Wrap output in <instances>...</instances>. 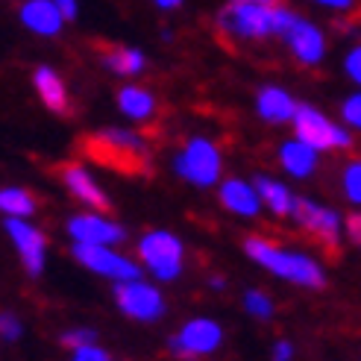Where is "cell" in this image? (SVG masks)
<instances>
[{
  "instance_id": "6da1fadb",
  "label": "cell",
  "mask_w": 361,
  "mask_h": 361,
  "mask_svg": "<svg viewBox=\"0 0 361 361\" xmlns=\"http://www.w3.org/2000/svg\"><path fill=\"white\" fill-rule=\"evenodd\" d=\"M244 252L256 262L259 267H264L267 274H274L285 282H294L300 288H323L326 285V274L317 259L305 256V252H297V250H288V247H279L267 238H259L252 235L244 241Z\"/></svg>"
},
{
  "instance_id": "7a4b0ae2",
  "label": "cell",
  "mask_w": 361,
  "mask_h": 361,
  "mask_svg": "<svg viewBox=\"0 0 361 361\" xmlns=\"http://www.w3.org/2000/svg\"><path fill=\"white\" fill-rule=\"evenodd\" d=\"M85 156L100 161V165L130 173V176H144L150 171V156L144 141L135 133L126 130H100L82 141Z\"/></svg>"
},
{
  "instance_id": "3957f363",
  "label": "cell",
  "mask_w": 361,
  "mask_h": 361,
  "mask_svg": "<svg viewBox=\"0 0 361 361\" xmlns=\"http://www.w3.org/2000/svg\"><path fill=\"white\" fill-rule=\"evenodd\" d=\"M138 259L141 264L150 270V276L159 282H173L183 274V259L185 250L173 232L165 229H153L138 241Z\"/></svg>"
},
{
  "instance_id": "277c9868",
  "label": "cell",
  "mask_w": 361,
  "mask_h": 361,
  "mask_svg": "<svg viewBox=\"0 0 361 361\" xmlns=\"http://www.w3.org/2000/svg\"><path fill=\"white\" fill-rule=\"evenodd\" d=\"M168 347L176 358H183V361L214 355L224 347V326L212 317H191L176 329V335H171Z\"/></svg>"
},
{
  "instance_id": "5b68a950",
  "label": "cell",
  "mask_w": 361,
  "mask_h": 361,
  "mask_svg": "<svg viewBox=\"0 0 361 361\" xmlns=\"http://www.w3.org/2000/svg\"><path fill=\"white\" fill-rule=\"evenodd\" d=\"M115 305L123 317L135 323H156L165 317V297L156 285L144 279H130V282H115Z\"/></svg>"
},
{
  "instance_id": "8992f818",
  "label": "cell",
  "mask_w": 361,
  "mask_h": 361,
  "mask_svg": "<svg viewBox=\"0 0 361 361\" xmlns=\"http://www.w3.org/2000/svg\"><path fill=\"white\" fill-rule=\"evenodd\" d=\"M74 259L92 270L97 276H106L112 282H130V279H141V264L121 256L112 247H97V244H74Z\"/></svg>"
},
{
  "instance_id": "52a82bcc",
  "label": "cell",
  "mask_w": 361,
  "mask_h": 361,
  "mask_svg": "<svg viewBox=\"0 0 361 361\" xmlns=\"http://www.w3.org/2000/svg\"><path fill=\"white\" fill-rule=\"evenodd\" d=\"M176 173L194 185H214L221 176V153L206 138H191L185 150L173 159Z\"/></svg>"
},
{
  "instance_id": "ba28073f",
  "label": "cell",
  "mask_w": 361,
  "mask_h": 361,
  "mask_svg": "<svg viewBox=\"0 0 361 361\" xmlns=\"http://www.w3.org/2000/svg\"><path fill=\"white\" fill-rule=\"evenodd\" d=\"M218 24L224 32H232L238 39H264L274 32V6H259V4H232L218 15Z\"/></svg>"
},
{
  "instance_id": "9c48e42d",
  "label": "cell",
  "mask_w": 361,
  "mask_h": 361,
  "mask_svg": "<svg viewBox=\"0 0 361 361\" xmlns=\"http://www.w3.org/2000/svg\"><path fill=\"white\" fill-rule=\"evenodd\" d=\"M294 133L300 141H305L314 150H329V147H350V135L341 126L329 123L312 106H300L294 115Z\"/></svg>"
},
{
  "instance_id": "30bf717a",
  "label": "cell",
  "mask_w": 361,
  "mask_h": 361,
  "mask_svg": "<svg viewBox=\"0 0 361 361\" xmlns=\"http://www.w3.org/2000/svg\"><path fill=\"white\" fill-rule=\"evenodd\" d=\"M294 221L309 232L314 241H320L329 252L338 250V241H341V221L338 214L326 206H317L312 200H305V197H297L294 203Z\"/></svg>"
},
{
  "instance_id": "8fae6325",
  "label": "cell",
  "mask_w": 361,
  "mask_h": 361,
  "mask_svg": "<svg viewBox=\"0 0 361 361\" xmlns=\"http://www.w3.org/2000/svg\"><path fill=\"white\" fill-rule=\"evenodd\" d=\"M6 232L24 262V270L30 276H42L47 262V238L42 235V229H35L24 218H6Z\"/></svg>"
},
{
  "instance_id": "7c38bea8",
  "label": "cell",
  "mask_w": 361,
  "mask_h": 361,
  "mask_svg": "<svg viewBox=\"0 0 361 361\" xmlns=\"http://www.w3.org/2000/svg\"><path fill=\"white\" fill-rule=\"evenodd\" d=\"M68 235L74 244H97V247H115L126 238L121 224L103 218V214H77L68 221Z\"/></svg>"
},
{
  "instance_id": "4fadbf2b",
  "label": "cell",
  "mask_w": 361,
  "mask_h": 361,
  "mask_svg": "<svg viewBox=\"0 0 361 361\" xmlns=\"http://www.w3.org/2000/svg\"><path fill=\"white\" fill-rule=\"evenodd\" d=\"M282 39L291 44L294 56H297L300 62H305V65L320 62V59H323V53H326V42H323V32H320L314 24L305 21V18H300V15H294V21H291V27L285 30Z\"/></svg>"
},
{
  "instance_id": "5bb4252c",
  "label": "cell",
  "mask_w": 361,
  "mask_h": 361,
  "mask_svg": "<svg viewBox=\"0 0 361 361\" xmlns=\"http://www.w3.org/2000/svg\"><path fill=\"white\" fill-rule=\"evenodd\" d=\"M59 176L65 188L77 197L80 203L92 206L94 212H109V197L103 194V188L92 179V173H88L82 165H74V161H65V165L59 168Z\"/></svg>"
},
{
  "instance_id": "9a60e30c",
  "label": "cell",
  "mask_w": 361,
  "mask_h": 361,
  "mask_svg": "<svg viewBox=\"0 0 361 361\" xmlns=\"http://www.w3.org/2000/svg\"><path fill=\"white\" fill-rule=\"evenodd\" d=\"M21 21L27 30L39 32V35H56L65 24V18L53 0H27L21 6Z\"/></svg>"
},
{
  "instance_id": "2e32d148",
  "label": "cell",
  "mask_w": 361,
  "mask_h": 361,
  "mask_svg": "<svg viewBox=\"0 0 361 361\" xmlns=\"http://www.w3.org/2000/svg\"><path fill=\"white\" fill-rule=\"evenodd\" d=\"M221 203L232 214H241V218H256L259 206H262V197H259V188L241 183V179H226V183L221 185Z\"/></svg>"
},
{
  "instance_id": "e0dca14e",
  "label": "cell",
  "mask_w": 361,
  "mask_h": 361,
  "mask_svg": "<svg viewBox=\"0 0 361 361\" xmlns=\"http://www.w3.org/2000/svg\"><path fill=\"white\" fill-rule=\"evenodd\" d=\"M300 106L291 100V94L282 92L276 85H267L259 92V115L270 123H282V121H294Z\"/></svg>"
},
{
  "instance_id": "ac0fdd59",
  "label": "cell",
  "mask_w": 361,
  "mask_h": 361,
  "mask_svg": "<svg viewBox=\"0 0 361 361\" xmlns=\"http://www.w3.org/2000/svg\"><path fill=\"white\" fill-rule=\"evenodd\" d=\"M35 92L42 94L44 106L53 112H68V92H65V82L56 77V71H50V68H39L35 71Z\"/></svg>"
},
{
  "instance_id": "d6986e66",
  "label": "cell",
  "mask_w": 361,
  "mask_h": 361,
  "mask_svg": "<svg viewBox=\"0 0 361 361\" xmlns=\"http://www.w3.org/2000/svg\"><path fill=\"white\" fill-rule=\"evenodd\" d=\"M279 159H282L285 171H291L294 176H309L314 171V165H317V150L297 138V141H288L285 147L279 150Z\"/></svg>"
},
{
  "instance_id": "ffe728a7",
  "label": "cell",
  "mask_w": 361,
  "mask_h": 361,
  "mask_svg": "<svg viewBox=\"0 0 361 361\" xmlns=\"http://www.w3.org/2000/svg\"><path fill=\"white\" fill-rule=\"evenodd\" d=\"M118 106H121V109L130 115V118L147 121V118L153 115V109H156V100H153V94L147 92V88L126 85V88H121V92H118Z\"/></svg>"
},
{
  "instance_id": "44dd1931",
  "label": "cell",
  "mask_w": 361,
  "mask_h": 361,
  "mask_svg": "<svg viewBox=\"0 0 361 361\" xmlns=\"http://www.w3.org/2000/svg\"><path fill=\"white\" fill-rule=\"evenodd\" d=\"M256 188H259V197L267 203V209L274 214H294V203L297 197L288 191L285 185H279L276 179H267V176H259L256 179Z\"/></svg>"
},
{
  "instance_id": "7402d4cb",
  "label": "cell",
  "mask_w": 361,
  "mask_h": 361,
  "mask_svg": "<svg viewBox=\"0 0 361 361\" xmlns=\"http://www.w3.org/2000/svg\"><path fill=\"white\" fill-rule=\"evenodd\" d=\"M103 65L109 68L112 74L130 77V74H138V71L144 68V56L133 47H112V50L103 53Z\"/></svg>"
},
{
  "instance_id": "603a6c76",
  "label": "cell",
  "mask_w": 361,
  "mask_h": 361,
  "mask_svg": "<svg viewBox=\"0 0 361 361\" xmlns=\"http://www.w3.org/2000/svg\"><path fill=\"white\" fill-rule=\"evenodd\" d=\"M0 209L6 212V218H30L35 212V200L24 188H4L0 191Z\"/></svg>"
},
{
  "instance_id": "cb8c5ba5",
  "label": "cell",
  "mask_w": 361,
  "mask_h": 361,
  "mask_svg": "<svg viewBox=\"0 0 361 361\" xmlns=\"http://www.w3.org/2000/svg\"><path fill=\"white\" fill-rule=\"evenodd\" d=\"M244 312L256 320H270L274 317V300H270L264 291H256V288H252V291L244 294Z\"/></svg>"
},
{
  "instance_id": "d4e9b609",
  "label": "cell",
  "mask_w": 361,
  "mask_h": 361,
  "mask_svg": "<svg viewBox=\"0 0 361 361\" xmlns=\"http://www.w3.org/2000/svg\"><path fill=\"white\" fill-rule=\"evenodd\" d=\"M62 344L68 350H77V347H88V344H97V332L92 326H74V329H65L62 332Z\"/></svg>"
},
{
  "instance_id": "484cf974",
  "label": "cell",
  "mask_w": 361,
  "mask_h": 361,
  "mask_svg": "<svg viewBox=\"0 0 361 361\" xmlns=\"http://www.w3.org/2000/svg\"><path fill=\"white\" fill-rule=\"evenodd\" d=\"M344 194L347 200L361 206V161H350L344 171Z\"/></svg>"
},
{
  "instance_id": "4316f807",
  "label": "cell",
  "mask_w": 361,
  "mask_h": 361,
  "mask_svg": "<svg viewBox=\"0 0 361 361\" xmlns=\"http://www.w3.org/2000/svg\"><path fill=\"white\" fill-rule=\"evenodd\" d=\"M21 335H24V323H21V317L12 314V312H4V314H0V338H4L6 344H15V341H21Z\"/></svg>"
},
{
  "instance_id": "83f0119b",
  "label": "cell",
  "mask_w": 361,
  "mask_h": 361,
  "mask_svg": "<svg viewBox=\"0 0 361 361\" xmlns=\"http://www.w3.org/2000/svg\"><path fill=\"white\" fill-rule=\"evenodd\" d=\"M71 361H112V355H109V350H103L100 344H88V347L71 350Z\"/></svg>"
},
{
  "instance_id": "f1b7e54d",
  "label": "cell",
  "mask_w": 361,
  "mask_h": 361,
  "mask_svg": "<svg viewBox=\"0 0 361 361\" xmlns=\"http://www.w3.org/2000/svg\"><path fill=\"white\" fill-rule=\"evenodd\" d=\"M341 115L347 118V123L361 126V94H353L350 100H344V106H341Z\"/></svg>"
},
{
  "instance_id": "f546056e",
  "label": "cell",
  "mask_w": 361,
  "mask_h": 361,
  "mask_svg": "<svg viewBox=\"0 0 361 361\" xmlns=\"http://www.w3.org/2000/svg\"><path fill=\"white\" fill-rule=\"evenodd\" d=\"M294 355H297V350H294V344L288 338H279L274 347H270V358L274 361H294Z\"/></svg>"
},
{
  "instance_id": "4dcf8cb0",
  "label": "cell",
  "mask_w": 361,
  "mask_h": 361,
  "mask_svg": "<svg viewBox=\"0 0 361 361\" xmlns=\"http://www.w3.org/2000/svg\"><path fill=\"white\" fill-rule=\"evenodd\" d=\"M344 65H347V74H350V77H353V80L361 85V47H355V50L350 53Z\"/></svg>"
},
{
  "instance_id": "1f68e13d",
  "label": "cell",
  "mask_w": 361,
  "mask_h": 361,
  "mask_svg": "<svg viewBox=\"0 0 361 361\" xmlns=\"http://www.w3.org/2000/svg\"><path fill=\"white\" fill-rule=\"evenodd\" d=\"M347 235H350L353 244L361 247V212H353L347 218Z\"/></svg>"
},
{
  "instance_id": "d6a6232c",
  "label": "cell",
  "mask_w": 361,
  "mask_h": 361,
  "mask_svg": "<svg viewBox=\"0 0 361 361\" xmlns=\"http://www.w3.org/2000/svg\"><path fill=\"white\" fill-rule=\"evenodd\" d=\"M56 6H59L65 21H74V18H77V4H74V0H56Z\"/></svg>"
},
{
  "instance_id": "836d02e7",
  "label": "cell",
  "mask_w": 361,
  "mask_h": 361,
  "mask_svg": "<svg viewBox=\"0 0 361 361\" xmlns=\"http://www.w3.org/2000/svg\"><path fill=\"white\" fill-rule=\"evenodd\" d=\"M317 4H323V6H335V9H350V6H353V0H317Z\"/></svg>"
},
{
  "instance_id": "e575fe53",
  "label": "cell",
  "mask_w": 361,
  "mask_h": 361,
  "mask_svg": "<svg viewBox=\"0 0 361 361\" xmlns=\"http://www.w3.org/2000/svg\"><path fill=\"white\" fill-rule=\"evenodd\" d=\"M238 4H259V6H282V0H238Z\"/></svg>"
},
{
  "instance_id": "d590c367",
  "label": "cell",
  "mask_w": 361,
  "mask_h": 361,
  "mask_svg": "<svg viewBox=\"0 0 361 361\" xmlns=\"http://www.w3.org/2000/svg\"><path fill=\"white\" fill-rule=\"evenodd\" d=\"M156 4L161 6V9H173V6H179L183 0H156Z\"/></svg>"
},
{
  "instance_id": "8d00e7d4",
  "label": "cell",
  "mask_w": 361,
  "mask_h": 361,
  "mask_svg": "<svg viewBox=\"0 0 361 361\" xmlns=\"http://www.w3.org/2000/svg\"><path fill=\"white\" fill-rule=\"evenodd\" d=\"M209 285H212V288H224V285H226V282H224V279H218V276H214V279H212V282H209Z\"/></svg>"
}]
</instances>
